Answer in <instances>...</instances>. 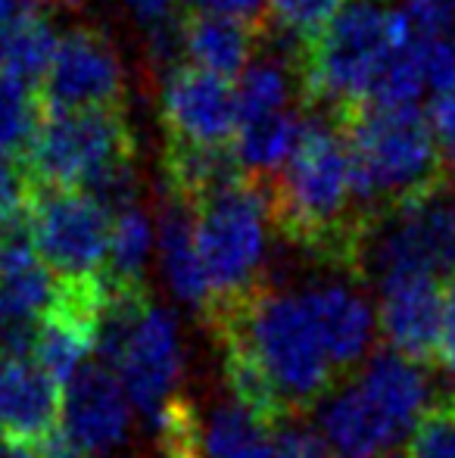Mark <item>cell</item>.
Wrapping results in <instances>:
<instances>
[{
    "instance_id": "1",
    "label": "cell",
    "mask_w": 455,
    "mask_h": 458,
    "mask_svg": "<svg viewBox=\"0 0 455 458\" xmlns=\"http://www.w3.org/2000/svg\"><path fill=\"white\" fill-rule=\"evenodd\" d=\"M272 222L297 247L356 277V256L371 216L358 209L343 122L309 113L291 163L268 187Z\"/></svg>"
},
{
    "instance_id": "2",
    "label": "cell",
    "mask_w": 455,
    "mask_h": 458,
    "mask_svg": "<svg viewBox=\"0 0 455 458\" xmlns=\"http://www.w3.org/2000/svg\"><path fill=\"white\" fill-rule=\"evenodd\" d=\"M215 344H234L259 365L291 418L316 409L341 374L334 371L303 287H259L240 306L206 318Z\"/></svg>"
},
{
    "instance_id": "3",
    "label": "cell",
    "mask_w": 455,
    "mask_h": 458,
    "mask_svg": "<svg viewBox=\"0 0 455 458\" xmlns=\"http://www.w3.org/2000/svg\"><path fill=\"white\" fill-rule=\"evenodd\" d=\"M431 403L425 368L381 350L318 403V430L337 458H396Z\"/></svg>"
},
{
    "instance_id": "4",
    "label": "cell",
    "mask_w": 455,
    "mask_h": 458,
    "mask_svg": "<svg viewBox=\"0 0 455 458\" xmlns=\"http://www.w3.org/2000/svg\"><path fill=\"white\" fill-rule=\"evenodd\" d=\"M418 38L402 6L350 0L322 41L306 54L303 97L337 119L368 106L383 69Z\"/></svg>"
},
{
    "instance_id": "5",
    "label": "cell",
    "mask_w": 455,
    "mask_h": 458,
    "mask_svg": "<svg viewBox=\"0 0 455 458\" xmlns=\"http://www.w3.org/2000/svg\"><path fill=\"white\" fill-rule=\"evenodd\" d=\"M358 209H383L443 184V153L421 106H362L343 115Z\"/></svg>"
},
{
    "instance_id": "6",
    "label": "cell",
    "mask_w": 455,
    "mask_h": 458,
    "mask_svg": "<svg viewBox=\"0 0 455 458\" xmlns=\"http://www.w3.org/2000/svg\"><path fill=\"white\" fill-rule=\"evenodd\" d=\"M197 247L209 284V309L203 321L240 306L265 287L272 203L268 187L237 178L194 206Z\"/></svg>"
},
{
    "instance_id": "7",
    "label": "cell",
    "mask_w": 455,
    "mask_h": 458,
    "mask_svg": "<svg viewBox=\"0 0 455 458\" xmlns=\"http://www.w3.org/2000/svg\"><path fill=\"white\" fill-rule=\"evenodd\" d=\"M400 275L455 277V197L443 184L383 209L368 222L356 256V281Z\"/></svg>"
},
{
    "instance_id": "8",
    "label": "cell",
    "mask_w": 455,
    "mask_h": 458,
    "mask_svg": "<svg viewBox=\"0 0 455 458\" xmlns=\"http://www.w3.org/2000/svg\"><path fill=\"white\" fill-rule=\"evenodd\" d=\"M134 159V134L119 109L47 113L25 153L35 187L91 191L106 172Z\"/></svg>"
},
{
    "instance_id": "9",
    "label": "cell",
    "mask_w": 455,
    "mask_h": 458,
    "mask_svg": "<svg viewBox=\"0 0 455 458\" xmlns=\"http://www.w3.org/2000/svg\"><path fill=\"white\" fill-rule=\"evenodd\" d=\"M113 216L85 191L35 187L25 212V228L38 259L60 284L100 281L110 250Z\"/></svg>"
},
{
    "instance_id": "10",
    "label": "cell",
    "mask_w": 455,
    "mask_h": 458,
    "mask_svg": "<svg viewBox=\"0 0 455 458\" xmlns=\"http://www.w3.org/2000/svg\"><path fill=\"white\" fill-rule=\"evenodd\" d=\"M106 368L119 377L131 409L140 411L147 424L156 421L181 396L178 386L184 377V337L175 312L153 300L147 302Z\"/></svg>"
},
{
    "instance_id": "11",
    "label": "cell",
    "mask_w": 455,
    "mask_h": 458,
    "mask_svg": "<svg viewBox=\"0 0 455 458\" xmlns=\"http://www.w3.org/2000/svg\"><path fill=\"white\" fill-rule=\"evenodd\" d=\"M41 100L47 113L119 109L125 100V66L115 44L97 29H72L60 35L41 85Z\"/></svg>"
},
{
    "instance_id": "12",
    "label": "cell",
    "mask_w": 455,
    "mask_h": 458,
    "mask_svg": "<svg viewBox=\"0 0 455 458\" xmlns=\"http://www.w3.org/2000/svg\"><path fill=\"white\" fill-rule=\"evenodd\" d=\"M159 115L169 140L197 147H228L240 128L234 85L194 66H178L163 75Z\"/></svg>"
},
{
    "instance_id": "13",
    "label": "cell",
    "mask_w": 455,
    "mask_h": 458,
    "mask_svg": "<svg viewBox=\"0 0 455 458\" xmlns=\"http://www.w3.org/2000/svg\"><path fill=\"white\" fill-rule=\"evenodd\" d=\"M131 403L106 365H85L60 399V434L81 453L106 458L131 434Z\"/></svg>"
},
{
    "instance_id": "14",
    "label": "cell",
    "mask_w": 455,
    "mask_h": 458,
    "mask_svg": "<svg viewBox=\"0 0 455 458\" xmlns=\"http://www.w3.org/2000/svg\"><path fill=\"white\" fill-rule=\"evenodd\" d=\"M377 287V331L390 350L415 365H437L446 284L421 275H400Z\"/></svg>"
},
{
    "instance_id": "15",
    "label": "cell",
    "mask_w": 455,
    "mask_h": 458,
    "mask_svg": "<svg viewBox=\"0 0 455 458\" xmlns=\"http://www.w3.org/2000/svg\"><path fill=\"white\" fill-rule=\"evenodd\" d=\"M309 312L322 334V344L341 380L368 362L371 340L377 334V312L368 296L346 281H312L303 287Z\"/></svg>"
},
{
    "instance_id": "16",
    "label": "cell",
    "mask_w": 455,
    "mask_h": 458,
    "mask_svg": "<svg viewBox=\"0 0 455 458\" xmlns=\"http://www.w3.org/2000/svg\"><path fill=\"white\" fill-rule=\"evenodd\" d=\"M60 386L31 356L0 352V440L35 443L56 434Z\"/></svg>"
},
{
    "instance_id": "17",
    "label": "cell",
    "mask_w": 455,
    "mask_h": 458,
    "mask_svg": "<svg viewBox=\"0 0 455 458\" xmlns=\"http://www.w3.org/2000/svg\"><path fill=\"white\" fill-rule=\"evenodd\" d=\"M156 259L169 284V293L181 306L200 312L203 318L209 309V284L200 262V247H197L194 206L165 191L156 216Z\"/></svg>"
},
{
    "instance_id": "18",
    "label": "cell",
    "mask_w": 455,
    "mask_h": 458,
    "mask_svg": "<svg viewBox=\"0 0 455 458\" xmlns=\"http://www.w3.org/2000/svg\"><path fill=\"white\" fill-rule=\"evenodd\" d=\"M259 38L262 29H253L247 22L194 13L190 19H184V60L188 66L215 79H240L243 69L253 63Z\"/></svg>"
},
{
    "instance_id": "19",
    "label": "cell",
    "mask_w": 455,
    "mask_h": 458,
    "mask_svg": "<svg viewBox=\"0 0 455 458\" xmlns=\"http://www.w3.org/2000/svg\"><path fill=\"white\" fill-rule=\"evenodd\" d=\"M165 193L184 199L188 206L203 203L215 191L228 187L237 178H247L240 172L231 147H197L169 140L163 153Z\"/></svg>"
},
{
    "instance_id": "20",
    "label": "cell",
    "mask_w": 455,
    "mask_h": 458,
    "mask_svg": "<svg viewBox=\"0 0 455 458\" xmlns=\"http://www.w3.org/2000/svg\"><path fill=\"white\" fill-rule=\"evenodd\" d=\"M237 109L243 122L291 113L297 94H303V63L274 47L272 54H256L253 63L237 79Z\"/></svg>"
},
{
    "instance_id": "21",
    "label": "cell",
    "mask_w": 455,
    "mask_h": 458,
    "mask_svg": "<svg viewBox=\"0 0 455 458\" xmlns=\"http://www.w3.org/2000/svg\"><path fill=\"white\" fill-rule=\"evenodd\" d=\"M60 35L41 6L0 25V81L22 88H41L54 63Z\"/></svg>"
},
{
    "instance_id": "22",
    "label": "cell",
    "mask_w": 455,
    "mask_h": 458,
    "mask_svg": "<svg viewBox=\"0 0 455 458\" xmlns=\"http://www.w3.org/2000/svg\"><path fill=\"white\" fill-rule=\"evenodd\" d=\"M303 134V115L297 109L278 115H265V119L243 122L234 134V159L240 172L249 182H262L265 175H278L287 163H291L293 150Z\"/></svg>"
},
{
    "instance_id": "23",
    "label": "cell",
    "mask_w": 455,
    "mask_h": 458,
    "mask_svg": "<svg viewBox=\"0 0 455 458\" xmlns=\"http://www.w3.org/2000/svg\"><path fill=\"white\" fill-rule=\"evenodd\" d=\"M203 458H278L274 424L225 399L203 415Z\"/></svg>"
},
{
    "instance_id": "24",
    "label": "cell",
    "mask_w": 455,
    "mask_h": 458,
    "mask_svg": "<svg viewBox=\"0 0 455 458\" xmlns=\"http://www.w3.org/2000/svg\"><path fill=\"white\" fill-rule=\"evenodd\" d=\"M156 250V225L140 203L113 212L110 250H106L104 281L119 287H144L147 266Z\"/></svg>"
},
{
    "instance_id": "25",
    "label": "cell",
    "mask_w": 455,
    "mask_h": 458,
    "mask_svg": "<svg viewBox=\"0 0 455 458\" xmlns=\"http://www.w3.org/2000/svg\"><path fill=\"white\" fill-rule=\"evenodd\" d=\"M346 4L350 0H268V19L278 47L306 60V54L346 10Z\"/></svg>"
},
{
    "instance_id": "26",
    "label": "cell",
    "mask_w": 455,
    "mask_h": 458,
    "mask_svg": "<svg viewBox=\"0 0 455 458\" xmlns=\"http://www.w3.org/2000/svg\"><path fill=\"white\" fill-rule=\"evenodd\" d=\"M44 115L47 109L35 88L0 81V150L25 159Z\"/></svg>"
},
{
    "instance_id": "27",
    "label": "cell",
    "mask_w": 455,
    "mask_h": 458,
    "mask_svg": "<svg viewBox=\"0 0 455 458\" xmlns=\"http://www.w3.org/2000/svg\"><path fill=\"white\" fill-rule=\"evenodd\" d=\"M400 458H455V393L427 405Z\"/></svg>"
},
{
    "instance_id": "28",
    "label": "cell",
    "mask_w": 455,
    "mask_h": 458,
    "mask_svg": "<svg viewBox=\"0 0 455 458\" xmlns=\"http://www.w3.org/2000/svg\"><path fill=\"white\" fill-rule=\"evenodd\" d=\"M421 69L427 91L437 97L455 94V35L425 38L421 35Z\"/></svg>"
},
{
    "instance_id": "29",
    "label": "cell",
    "mask_w": 455,
    "mask_h": 458,
    "mask_svg": "<svg viewBox=\"0 0 455 458\" xmlns=\"http://www.w3.org/2000/svg\"><path fill=\"white\" fill-rule=\"evenodd\" d=\"M274 443H278V458H337L322 430L306 424L303 418L274 424Z\"/></svg>"
},
{
    "instance_id": "30",
    "label": "cell",
    "mask_w": 455,
    "mask_h": 458,
    "mask_svg": "<svg viewBox=\"0 0 455 458\" xmlns=\"http://www.w3.org/2000/svg\"><path fill=\"white\" fill-rule=\"evenodd\" d=\"M402 13L425 38L455 35V0H402Z\"/></svg>"
},
{
    "instance_id": "31",
    "label": "cell",
    "mask_w": 455,
    "mask_h": 458,
    "mask_svg": "<svg viewBox=\"0 0 455 458\" xmlns=\"http://www.w3.org/2000/svg\"><path fill=\"white\" fill-rule=\"evenodd\" d=\"M197 13L206 16H225L262 29V16L268 19V0H188Z\"/></svg>"
},
{
    "instance_id": "32",
    "label": "cell",
    "mask_w": 455,
    "mask_h": 458,
    "mask_svg": "<svg viewBox=\"0 0 455 458\" xmlns=\"http://www.w3.org/2000/svg\"><path fill=\"white\" fill-rule=\"evenodd\" d=\"M431 125L437 134L440 153H443L450 163H455V94L452 97H434L431 103Z\"/></svg>"
},
{
    "instance_id": "33",
    "label": "cell",
    "mask_w": 455,
    "mask_h": 458,
    "mask_svg": "<svg viewBox=\"0 0 455 458\" xmlns=\"http://www.w3.org/2000/svg\"><path fill=\"white\" fill-rule=\"evenodd\" d=\"M437 365L455 374V277L443 287V325H440Z\"/></svg>"
},
{
    "instance_id": "34",
    "label": "cell",
    "mask_w": 455,
    "mask_h": 458,
    "mask_svg": "<svg viewBox=\"0 0 455 458\" xmlns=\"http://www.w3.org/2000/svg\"><path fill=\"white\" fill-rule=\"evenodd\" d=\"M122 4L144 29H153L165 19H175L178 10V0H122Z\"/></svg>"
},
{
    "instance_id": "35",
    "label": "cell",
    "mask_w": 455,
    "mask_h": 458,
    "mask_svg": "<svg viewBox=\"0 0 455 458\" xmlns=\"http://www.w3.org/2000/svg\"><path fill=\"white\" fill-rule=\"evenodd\" d=\"M41 455L44 458H94V455L81 453V449L75 446V443H69L66 437L60 434V430H56V434L50 437V440L41 443Z\"/></svg>"
},
{
    "instance_id": "36",
    "label": "cell",
    "mask_w": 455,
    "mask_h": 458,
    "mask_svg": "<svg viewBox=\"0 0 455 458\" xmlns=\"http://www.w3.org/2000/svg\"><path fill=\"white\" fill-rule=\"evenodd\" d=\"M0 458H44V455L41 446H35V443L0 440Z\"/></svg>"
}]
</instances>
